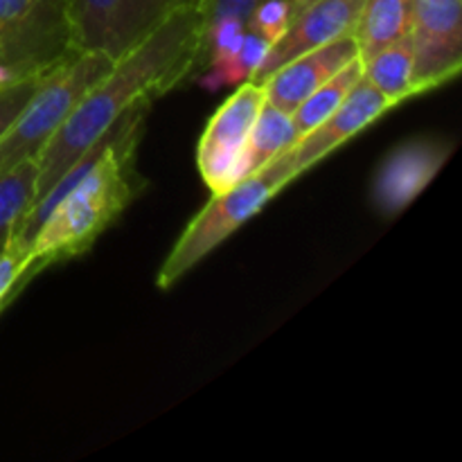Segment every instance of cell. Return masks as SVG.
<instances>
[{
    "label": "cell",
    "instance_id": "cell-5",
    "mask_svg": "<svg viewBox=\"0 0 462 462\" xmlns=\"http://www.w3.org/2000/svg\"><path fill=\"white\" fill-rule=\"evenodd\" d=\"M66 14L72 50L113 61L171 16L158 0H66Z\"/></svg>",
    "mask_w": 462,
    "mask_h": 462
},
{
    "label": "cell",
    "instance_id": "cell-2",
    "mask_svg": "<svg viewBox=\"0 0 462 462\" xmlns=\"http://www.w3.org/2000/svg\"><path fill=\"white\" fill-rule=\"evenodd\" d=\"M152 102L122 116L97 144L32 208L12 239L32 248V278L50 264L81 255L138 197L135 152Z\"/></svg>",
    "mask_w": 462,
    "mask_h": 462
},
{
    "label": "cell",
    "instance_id": "cell-15",
    "mask_svg": "<svg viewBox=\"0 0 462 462\" xmlns=\"http://www.w3.org/2000/svg\"><path fill=\"white\" fill-rule=\"evenodd\" d=\"M361 68H364V79L373 84L393 106L415 97L411 36H404L397 43L379 50L368 61H361Z\"/></svg>",
    "mask_w": 462,
    "mask_h": 462
},
{
    "label": "cell",
    "instance_id": "cell-20",
    "mask_svg": "<svg viewBox=\"0 0 462 462\" xmlns=\"http://www.w3.org/2000/svg\"><path fill=\"white\" fill-rule=\"evenodd\" d=\"M45 75H48V72H45ZM41 79H43V77H30V79H23L7 86V88H0V138H3L5 131L9 129V125L16 120V116L21 113V108L25 106L27 99L32 97V93H34Z\"/></svg>",
    "mask_w": 462,
    "mask_h": 462
},
{
    "label": "cell",
    "instance_id": "cell-14",
    "mask_svg": "<svg viewBox=\"0 0 462 462\" xmlns=\"http://www.w3.org/2000/svg\"><path fill=\"white\" fill-rule=\"evenodd\" d=\"M296 143L298 134L296 126H293L291 113H284L264 102L255 120V126L251 131V138H248L246 152H244L242 165H239L237 171V180L260 171L271 161L289 152Z\"/></svg>",
    "mask_w": 462,
    "mask_h": 462
},
{
    "label": "cell",
    "instance_id": "cell-23",
    "mask_svg": "<svg viewBox=\"0 0 462 462\" xmlns=\"http://www.w3.org/2000/svg\"><path fill=\"white\" fill-rule=\"evenodd\" d=\"M311 3H316V0H293V16H296V14H300L305 7H310Z\"/></svg>",
    "mask_w": 462,
    "mask_h": 462
},
{
    "label": "cell",
    "instance_id": "cell-10",
    "mask_svg": "<svg viewBox=\"0 0 462 462\" xmlns=\"http://www.w3.org/2000/svg\"><path fill=\"white\" fill-rule=\"evenodd\" d=\"M388 108H393V104L388 102L373 84H368V81L361 77V79L356 81L355 88H352L350 93H347V97L343 99L341 106H338L323 125H319L314 131L302 135V138L289 149V158H291L293 170L298 171V176L305 174V171L311 170L316 162L328 158L329 153L337 152L341 144H346L347 140L355 138L356 134H361L365 126H370L374 120H379Z\"/></svg>",
    "mask_w": 462,
    "mask_h": 462
},
{
    "label": "cell",
    "instance_id": "cell-1",
    "mask_svg": "<svg viewBox=\"0 0 462 462\" xmlns=\"http://www.w3.org/2000/svg\"><path fill=\"white\" fill-rule=\"evenodd\" d=\"M199 14L179 9L135 48L122 54L90 86L36 158L34 206L102 140V135L138 104L153 102L171 88L197 79ZM32 206V208H34Z\"/></svg>",
    "mask_w": 462,
    "mask_h": 462
},
{
    "label": "cell",
    "instance_id": "cell-22",
    "mask_svg": "<svg viewBox=\"0 0 462 462\" xmlns=\"http://www.w3.org/2000/svg\"><path fill=\"white\" fill-rule=\"evenodd\" d=\"M158 3L167 9V14H174V12H179V9L194 7V5H197V0H158Z\"/></svg>",
    "mask_w": 462,
    "mask_h": 462
},
{
    "label": "cell",
    "instance_id": "cell-6",
    "mask_svg": "<svg viewBox=\"0 0 462 462\" xmlns=\"http://www.w3.org/2000/svg\"><path fill=\"white\" fill-rule=\"evenodd\" d=\"M264 88L242 81L239 88L210 117L199 143V171L210 192H224L237 183V171L246 152L257 116L264 106Z\"/></svg>",
    "mask_w": 462,
    "mask_h": 462
},
{
    "label": "cell",
    "instance_id": "cell-3",
    "mask_svg": "<svg viewBox=\"0 0 462 462\" xmlns=\"http://www.w3.org/2000/svg\"><path fill=\"white\" fill-rule=\"evenodd\" d=\"M293 179H298V171L293 170L289 152H284L260 171L237 180L224 192H212L210 201L189 221L167 255L165 264L161 266V273L156 278L158 287H174L203 257L210 255L235 230L253 219Z\"/></svg>",
    "mask_w": 462,
    "mask_h": 462
},
{
    "label": "cell",
    "instance_id": "cell-16",
    "mask_svg": "<svg viewBox=\"0 0 462 462\" xmlns=\"http://www.w3.org/2000/svg\"><path fill=\"white\" fill-rule=\"evenodd\" d=\"M36 179H39L36 161L18 162L16 167L0 174V253L12 242L18 224L34 206Z\"/></svg>",
    "mask_w": 462,
    "mask_h": 462
},
{
    "label": "cell",
    "instance_id": "cell-12",
    "mask_svg": "<svg viewBox=\"0 0 462 462\" xmlns=\"http://www.w3.org/2000/svg\"><path fill=\"white\" fill-rule=\"evenodd\" d=\"M262 0H197L199 54L197 77H208L212 88L221 86L244 30Z\"/></svg>",
    "mask_w": 462,
    "mask_h": 462
},
{
    "label": "cell",
    "instance_id": "cell-4",
    "mask_svg": "<svg viewBox=\"0 0 462 462\" xmlns=\"http://www.w3.org/2000/svg\"><path fill=\"white\" fill-rule=\"evenodd\" d=\"M113 66V59L81 52L43 75L32 97L0 138V174L18 162L36 161L86 90Z\"/></svg>",
    "mask_w": 462,
    "mask_h": 462
},
{
    "label": "cell",
    "instance_id": "cell-11",
    "mask_svg": "<svg viewBox=\"0 0 462 462\" xmlns=\"http://www.w3.org/2000/svg\"><path fill=\"white\" fill-rule=\"evenodd\" d=\"M355 59H359V48L352 34L289 59L262 81L266 104L284 113H293L316 88H320Z\"/></svg>",
    "mask_w": 462,
    "mask_h": 462
},
{
    "label": "cell",
    "instance_id": "cell-19",
    "mask_svg": "<svg viewBox=\"0 0 462 462\" xmlns=\"http://www.w3.org/2000/svg\"><path fill=\"white\" fill-rule=\"evenodd\" d=\"M293 18V0H262L248 18V30L264 36L271 45L282 36Z\"/></svg>",
    "mask_w": 462,
    "mask_h": 462
},
{
    "label": "cell",
    "instance_id": "cell-8",
    "mask_svg": "<svg viewBox=\"0 0 462 462\" xmlns=\"http://www.w3.org/2000/svg\"><path fill=\"white\" fill-rule=\"evenodd\" d=\"M361 7H364V0H316L311 3L310 7L291 18L282 36L271 45L266 57L253 72L251 81L262 84L289 59L352 34Z\"/></svg>",
    "mask_w": 462,
    "mask_h": 462
},
{
    "label": "cell",
    "instance_id": "cell-9",
    "mask_svg": "<svg viewBox=\"0 0 462 462\" xmlns=\"http://www.w3.org/2000/svg\"><path fill=\"white\" fill-rule=\"evenodd\" d=\"M451 153L442 140H411L386 156L373 183V201L383 217H395L436 179Z\"/></svg>",
    "mask_w": 462,
    "mask_h": 462
},
{
    "label": "cell",
    "instance_id": "cell-18",
    "mask_svg": "<svg viewBox=\"0 0 462 462\" xmlns=\"http://www.w3.org/2000/svg\"><path fill=\"white\" fill-rule=\"evenodd\" d=\"M32 278V248L12 239L0 253V310Z\"/></svg>",
    "mask_w": 462,
    "mask_h": 462
},
{
    "label": "cell",
    "instance_id": "cell-7",
    "mask_svg": "<svg viewBox=\"0 0 462 462\" xmlns=\"http://www.w3.org/2000/svg\"><path fill=\"white\" fill-rule=\"evenodd\" d=\"M413 90L427 93L460 75L462 0H411Z\"/></svg>",
    "mask_w": 462,
    "mask_h": 462
},
{
    "label": "cell",
    "instance_id": "cell-17",
    "mask_svg": "<svg viewBox=\"0 0 462 462\" xmlns=\"http://www.w3.org/2000/svg\"><path fill=\"white\" fill-rule=\"evenodd\" d=\"M361 77H364V68H361L359 59H355V61L347 63L341 72H337L332 79L325 81L320 88H316L314 93L291 113L298 140H300L302 135L310 134V131H314L319 125H323V122L341 106L343 99L347 97V93L355 88L356 81H359Z\"/></svg>",
    "mask_w": 462,
    "mask_h": 462
},
{
    "label": "cell",
    "instance_id": "cell-13",
    "mask_svg": "<svg viewBox=\"0 0 462 462\" xmlns=\"http://www.w3.org/2000/svg\"><path fill=\"white\" fill-rule=\"evenodd\" d=\"M411 0H364L356 25L352 30L359 48V61L409 36Z\"/></svg>",
    "mask_w": 462,
    "mask_h": 462
},
{
    "label": "cell",
    "instance_id": "cell-21",
    "mask_svg": "<svg viewBox=\"0 0 462 462\" xmlns=\"http://www.w3.org/2000/svg\"><path fill=\"white\" fill-rule=\"evenodd\" d=\"M41 0H0V34L21 23Z\"/></svg>",
    "mask_w": 462,
    "mask_h": 462
}]
</instances>
